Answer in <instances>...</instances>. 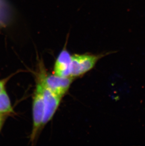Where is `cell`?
<instances>
[{
  "mask_svg": "<svg viewBox=\"0 0 145 146\" xmlns=\"http://www.w3.org/2000/svg\"><path fill=\"white\" fill-rule=\"evenodd\" d=\"M44 111V88L43 83L40 76L36 73V85L34 89L32 103L33 128L30 140L32 143L36 141L42 129Z\"/></svg>",
  "mask_w": 145,
  "mask_h": 146,
  "instance_id": "obj_1",
  "label": "cell"
},
{
  "mask_svg": "<svg viewBox=\"0 0 145 146\" xmlns=\"http://www.w3.org/2000/svg\"><path fill=\"white\" fill-rule=\"evenodd\" d=\"M37 72L41 77L43 83L45 87L58 95L61 97L69 91L70 86L74 80V78L61 77L56 75L48 74L42 62L39 64Z\"/></svg>",
  "mask_w": 145,
  "mask_h": 146,
  "instance_id": "obj_2",
  "label": "cell"
},
{
  "mask_svg": "<svg viewBox=\"0 0 145 146\" xmlns=\"http://www.w3.org/2000/svg\"><path fill=\"white\" fill-rule=\"evenodd\" d=\"M104 54H75L71 55V77L75 78L82 76L94 67Z\"/></svg>",
  "mask_w": 145,
  "mask_h": 146,
  "instance_id": "obj_3",
  "label": "cell"
},
{
  "mask_svg": "<svg viewBox=\"0 0 145 146\" xmlns=\"http://www.w3.org/2000/svg\"><path fill=\"white\" fill-rule=\"evenodd\" d=\"M37 73L41 77L38 72ZM43 88H44V118L43 121V127H44L49 121H50L58 110L62 98L63 97L58 95L47 87H45L43 81Z\"/></svg>",
  "mask_w": 145,
  "mask_h": 146,
  "instance_id": "obj_4",
  "label": "cell"
},
{
  "mask_svg": "<svg viewBox=\"0 0 145 146\" xmlns=\"http://www.w3.org/2000/svg\"><path fill=\"white\" fill-rule=\"evenodd\" d=\"M54 74L61 77H71V54L66 48V44L58 55L53 69Z\"/></svg>",
  "mask_w": 145,
  "mask_h": 146,
  "instance_id": "obj_5",
  "label": "cell"
},
{
  "mask_svg": "<svg viewBox=\"0 0 145 146\" xmlns=\"http://www.w3.org/2000/svg\"><path fill=\"white\" fill-rule=\"evenodd\" d=\"M14 113L11 100L5 89L0 93V113L10 115Z\"/></svg>",
  "mask_w": 145,
  "mask_h": 146,
  "instance_id": "obj_6",
  "label": "cell"
},
{
  "mask_svg": "<svg viewBox=\"0 0 145 146\" xmlns=\"http://www.w3.org/2000/svg\"><path fill=\"white\" fill-rule=\"evenodd\" d=\"M9 116V115L8 114L0 113V131H1V128L5 123V121Z\"/></svg>",
  "mask_w": 145,
  "mask_h": 146,
  "instance_id": "obj_7",
  "label": "cell"
},
{
  "mask_svg": "<svg viewBox=\"0 0 145 146\" xmlns=\"http://www.w3.org/2000/svg\"><path fill=\"white\" fill-rule=\"evenodd\" d=\"M9 80V78H7L3 80H0V93L5 90L6 84Z\"/></svg>",
  "mask_w": 145,
  "mask_h": 146,
  "instance_id": "obj_8",
  "label": "cell"
}]
</instances>
